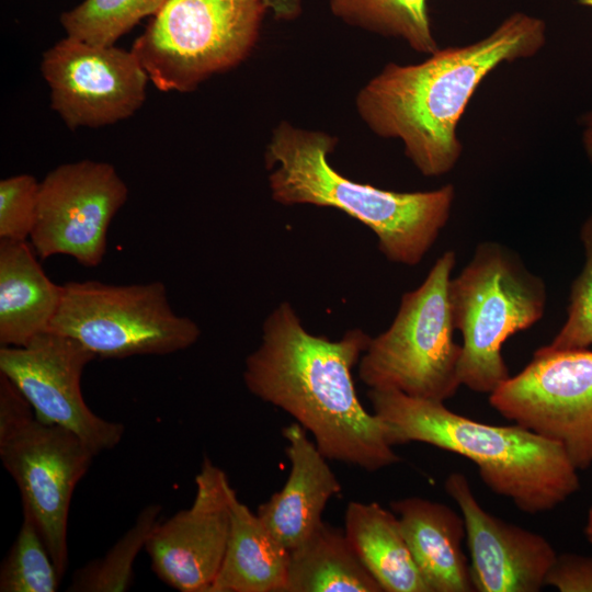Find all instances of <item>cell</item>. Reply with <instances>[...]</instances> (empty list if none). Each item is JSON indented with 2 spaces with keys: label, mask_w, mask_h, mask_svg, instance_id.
Wrapping results in <instances>:
<instances>
[{
  "label": "cell",
  "mask_w": 592,
  "mask_h": 592,
  "mask_svg": "<svg viewBox=\"0 0 592 592\" xmlns=\"http://www.w3.org/2000/svg\"><path fill=\"white\" fill-rule=\"evenodd\" d=\"M288 561L289 550L235 493L226 551L208 592H283Z\"/></svg>",
  "instance_id": "cell-19"
},
{
  "label": "cell",
  "mask_w": 592,
  "mask_h": 592,
  "mask_svg": "<svg viewBox=\"0 0 592 592\" xmlns=\"http://www.w3.org/2000/svg\"><path fill=\"white\" fill-rule=\"evenodd\" d=\"M190 508L151 531L146 545L152 571L180 592H208L220 568L236 493L226 473L204 457Z\"/></svg>",
  "instance_id": "cell-14"
},
{
  "label": "cell",
  "mask_w": 592,
  "mask_h": 592,
  "mask_svg": "<svg viewBox=\"0 0 592 592\" xmlns=\"http://www.w3.org/2000/svg\"><path fill=\"white\" fill-rule=\"evenodd\" d=\"M19 533L0 568L1 592H55L59 573L32 515L22 510Z\"/></svg>",
  "instance_id": "cell-25"
},
{
  "label": "cell",
  "mask_w": 592,
  "mask_h": 592,
  "mask_svg": "<svg viewBox=\"0 0 592 592\" xmlns=\"http://www.w3.org/2000/svg\"><path fill=\"white\" fill-rule=\"evenodd\" d=\"M580 240L584 263L570 286L567 319L553 341L545 345L549 350H583L592 346V214L580 228Z\"/></svg>",
  "instance_id": "cell-26"
},
{
  "label": "cell",
  "mask_w": 592,
  "mask_h": 592,
  "mask_svg": "<svg viewBox=\"0 0 592 592\" xmlns=\"http://www.w3.org/2000/svg\"><path fill=\"white\" fill-rule=\"evenodd\" d=\"M39 182L22 173L0 181V240H27L36 221Z\"/></svg>",
  "instance_id": "cell-27"
},
{
  "label": "cell",
  "mask_w": 592,
  "mask_h": 592,
  "mask_svg": "<svg viewBox=\"0 0 592 592\" xmlns=\"http://www.w3.org/2000/svg\"><path fill=\"white\" fill-rule=\"evenodd\" d=\"M582 144L584 151L592 163V110L582 117Z\"/></svg>",
  "instance_id": "cell-30"
},
{
  "label": "cell",
  "mask_w": 592,
  "mask_h": 592,
  "mask_svg": "<svg viewBox=\"0 0 592 592\" xmlns=\"http://www.w3.org/2000/svg\"><path fill=\"white\" fill-rule=\"evenodd\" d=\"M94 456L71 431L38 420L26 398L0 374V458L61 576L68 566L70 502Z\"/></svg>",
  "instance_id": "cell-8"
},
{
  "label": "cell",
  "mask_w": 592,
  "mask_h": 592,
  "mask_svg": "<svg viewBox=\"0 0 592 592\" xmlns=\"http://www.w3.org/2000/svg\"><path fill=\"white\" fill-rule=\"evenodd\" d=\"M267 11L276 20L293 21L297 19L303 11V0H263Z\"/></svg>",
  "instance_id": "cell-29"
},
{
  "label": "cell",
  "mask_w": 592,
  "mask_h": 592,
  "mask_svg": "<svg viewBox=\"0 0 592 592\" xmlns=\"http://www.w3.org/2000/svg\"><path fill=\"white\" fill-rule=\"evenodd\" d=\"M498 413L559 445L574 467L592 465V351L537 349L489 395Z\"/></svg>",
  "instance_id": "cell-10"
},
{
  "label": "cell",
  "mask_w": 592,
  "mask_h": 592,
  "mask_svg": "<svg viewBox=\"0 0 592 592\" xmlns=\"http://www.w3.org/2000/svg\"><path fill=\"white\" fill-rule=\"evenodd\" d=\"M545 584L560 592H592V556L557 554Z\"/></svg>",
  "instance_id": "cell-28"
},
{
  "label": "cell",
  "mask_w": 592,
  "mask_h": 592,
  "mask_svg": "<svg viewBox=\"0 0 592 592\" xmlns=\"http://www.w3.org/2000/svg\"><path fill=\"white\" fill-rule=\"evenodd\" d=\"M94 358L78 340L53 332L23 346L0 348V374L26 398L35 417L71 431L96 456L118 445L125 428L96 415L83 399L81 377Z\"/></svg>",
  "instance_id": "cell-12"
},
{
  "label": "cell",
  "mask_w": 592,
  "mask_h": 592,
  "mask_svg": "<svg viewBox=\"0 0 592 592\" xmlns=\"http://www.w3.org/2000/svg\"><path fill=\"white\" fill-rule=\"evenodd\" d=\"M448 297L453 323L463 340L460 384L490 395L511 376L501 353L503 343L544 316L546 284L514 250L482 241L451 278Z\"/></svg>",
  "instance_id": "cell-5"
},
{
  "label": "cell",
  "mask_w": 592,
  "mask_h": 592,
  "mask_svg": "<svg viewBox=\"0 0 592 592\" xmlns=\"http://www.w3.org/2000/svg\"><path fill=\"white\" fill-rule=\"evenodd\" d=\"M26 240H0V344L23 346L47 332L62 299Z\"/></svg>",
  "instance_id": "cell-18"
},
{
  "label": "cell",
  "mask_w": 592,
  "mask_h": 592,
  "mask_svg": "<svg viewBox=\"0 0 592 592\" xmlns=\"http://www.w3.org/2000/svg\"><path fill=\"white\" fill-rule=\"evenodd\" d=\"M337 138L282 121L265 149L272 198L283 205L332 207L368 227L394 263L419 264L446 226L455 187L396 192L343 177L328 157Z\"/></svg>",
  "instance_id": "cell-4"
},
{
  "label": "cell",
  "mask_w": 592,
  "mask_h": 592,
  "mask_svg": "<svg viewBox=\"0 0 592 592\" xmlns=\"http://www.w3.org/2000/svg\"><path fill=\"white\" fill-rule=\"evenodd\" d=\"M47 332L76 339L100 358L171 354L192 346L201 335L195 321L172 309L159 281L68 282Z\"/></svg>",
  "instance_id": "cell-9"
},
{
  "label": "cell",
  "mask_w": 592,
  "mask_h": 592,
  "mask_svg": "<svg viewBox=\"0 0 592 592\" xmlns=\"http://www.w3.org/2000/svg\"><path fill=\"white\" fill-rule=\"evenodd\" d=\"M41 71L50 106L70 129L102 127L130 117L149 80L132 50L67 36L44 52Z\"/></svg>",
  "instance_id": "cell-13"
},
{
  "label": "cell",
  "mask_w": 592,
  "mask_h": 592,
  "mask_svg": "<svg viewBox=\"0 0 592 592\" xmlns=\"http://www.w3.org/2000/svg\"><path fill=\"white\" fill-rule=\"evenodd\" d=\"M127 198L128 187L111 163L60 164L39 182L30 243L42 260L62 254L98 266L106 253L112 219Z\"/></svg>",
  "instance_id": "cell-11"
},
{
  "label": "cell",
  "mask_w": 592,
  "mask_h": 592,
  "mask_svg": "<svg viewBox=\"0 0 592 592\" xmlns=\"http://www.w3.org/2000/svg\"><path fill=\"white\" fill-rule=\"evenodd\" d=\"M545 42L544 21L514 13L475 43L437 48L414 65L387 64L357 92L356 112L377 136L399 139L421 174L443 175L460 158L458 122L482 80Z\"/></svg>",
  "instance_id": "cell-2"
},
{
  "label": "cell",
  "mask_w": 592,
  "mask_h": 592,
  "mask_svg": "<svg viewBox=\"0 0 592 592\" xmlns=\"http://www.w3.org/2000/svg\"><path fill=\"white\" fill-rule=\"evenodd\" d=\"M456 253L445 251L415 289L401 296L389 328L372 338L358 362L360 379L369 389H394L408 396L445 401L462 386V344L448 297Z\"/></svg>",
  "instance_id": "cell-6"
},
{
  "label": "cell",
  "mask_w": 592,
  "mask_h": 592,
  "mask_svg": "<svg viewBox=\"0 0 592 592\" xmlns=\"http://www.w3.org/2000/svg\"><path fill=\"white\" fill-rule=\"evenodd\" d=\"M584 533L588 540L592 543V505L590 506L588 511Z\"/></svg>",
  "instance_id": "cell-31"
},
{
  "label": "cell",
  "mask_w": 592,
  "mask_h": 592,
  "mask_svg": "<svg viewBox=\"0 0 592 592\" xmlns=\"http://www.w3.org/2000/svg\"><path fill=\"white\" fill-rule=\"evenodd\" d=\"M328 4L344 23L401 38L418 53L430 55L439 48L426 0H328Z\"/></svg>",
  "instance_id": "cell-22"
},
{
  "label": "cell",
  "mask_w": 592,
  "mask_h": 592,
  "mask_svg": "<svg viewBox=\"0 0 592 592\" xmlns=\"http://www.w3.org/2000/svg\"><path fill=\"white\" fill-rule=\"evenodd\" d=\"M344 526L352 548L383 591L430 592L391 509L351 501Z\"/></svg>",
  "instance_id": "cell-20"
},
{
  "label": "cell",
  "mask_w": 592,
  "mask_h": 592,
  "mask_svg": "<svg viewBox=\"0 0 592 592\" xmlns=\"http://www.w3.org/2000/svg\"><path fill=\"white\" fill-rule=\"evenodd\" d=\"M167 0H83L60 15L67 36L110 46Z\"/></svg>",
  "instance_id": "cell-24"
},
{
  "label": "cell",
  "mask_w": 592,
  "mask_h": 592,
  "mask_svg": "<svg viewBox=\"0 0 592 592\" xmlns=\"http://www.w3.org/2000/svg\"><path fill=\"white\" fill-rule=\"evenodd\" d=\"M371 337L352 329L340 340L309 333L288 303L265 319L261 344L247 358L243 382L264 402L312 435L327 459L376 471L401 460L384 423L362 406L352 369Z\"/></svg>",
  "instance_id": "cell-1"
},
{
  "label": "cell",
  "mask_w": 592,
  "mask_h": 592,
  "mask_svg": "<svg viewBox=\"0 0 592 592\" xmlns=\"http://www.w3.org/2000/svg\"><path fill=\"white\" fill-rule=\"evenodd\" d=\"M263 0H167L132 46L163 92H191L242 62L255 46Z\"/></svg>",
  "instance_id": "cell-7"
},
{
  "label": "cell",
  "mask_w": 592,
  "mask_h": 592,
  "mask_svg": "<svg viewBox=\"0 0 592 592\" xmlns=\"http://www.w3.org/2000/svg\"><path fill=\"white\" fill-rule=\"evenodd\" d=\"M580 4L592 8V0H578Z\"/></svg>",
  "instance_id": "cell-32"
},
{
  "label": "cell",
  "mask_w": 592,
  "mask_h": 592,
  "mask_svg": "<svg viewBox=\"0 0 592 592\" xmlns=\"http://www.w3.org/2000/svg\"><path fill=\"white\" fill-rule=\"evenodd\" d=\"M283 592H384L362 563L344 530L326 522L289 550Z\"/></svg>",
  "instance_id": "cell-21"
},
{
  "label": "cell",
  "mask_w": 592,
  "mask_h": 592,
  "mask_svg": "<svg viewBox=\"0 0 592 592\" xmlns=\"http://www.w3.org/2000/svg\"><path fill=\"white\" fill-rule=\"evenodd\" d=\"M444 488L465 522L475 591L537 592L546 585L557 553L544 536L487 512L462 473L449 474Z\"/></svg>",
  "instance_id": "cell-15"
},
{
  "label": "cell",
  "mask_w": 592,
  "mask_h": 592,
  "mask_svg": "<svg viewBox=\"0 0 592 592\" xmlns=\"http://www.w3.org/2000/svg\"><path fill=\"white\" fill-rule=\"evenodd\" d=\"M307 433L297 422L283 429L291 471L283 488L257 510L264 525L288 550L319 527L327 503L341 492L327 458Z\"/></svg>",
  "instance_id": "cell-16"
},
{
  "label": "cell",
  "mask_w": 592,
  "mask_h": 592,
  "mask_svg": "<svg viewBox=\"0 0 592 592\" xmlns=\"http://www.w3.org/2000/svg\"><path fill=\"white\" fill-rule=\"evenodd\" d=\"M367 396L391 446L420 442L468 458L492 492L524 513L551 511L580 488L562 446L520 424L482 423L443 401L394 389H369Z\"/></svg>",
  "instance_id": "cell-3"
},
{
  "label": "cell",
  "mask_w": 592,
  "mask_h": 592,
  "mask_svg": "<svg viewBox=\"0 0 592 592\" xmlns=\"http://www.w3.org/2000/svg\"><path fill=\"white\" fill-rule=\"evenodd\" d=\"M430 592L475 591L470 565L462 549L466 537L462 514L451 506L419 497L390 502Z\"/></svg>",
  "instance_id": "cell-17"
},
{
  "label": "cell",
  "mask_w": 592,
  "mask_h": 592,
  "mask_svg": "<svg viewBox=\"0 0 592 592\" xmlns=\"http://www.w3.org/2000/svg\"><path fill=\"white\" fill-rule=\"evenodd\" d=\"M162 508L149 504L137 515L134 524L102 557L78 569L67 591L70 592H123L133 581L134 563L145 549L146 542L157 525Z\"/></svg>",
  "instance_id": "cell-23"
}]
</instances>
